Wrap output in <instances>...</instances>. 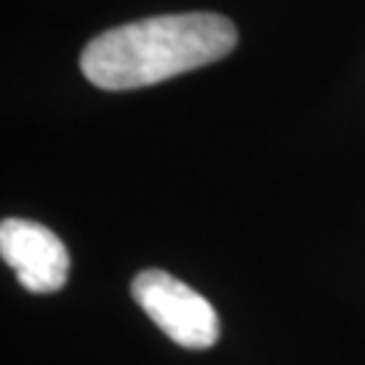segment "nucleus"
Masks as SVG:
<instances>
[{"label": "nucleus", "instance_id": "f257e3e1", "mask_svg": "<svg viewBox=\"0 0 365 365\" xmlns=\"http://www.w3.org/2000/svg\"><path fill=\"white\" fill-rule=\"evenodd\" d=\"M235 41L238 33L227 16L165 14L95 36L78 66L101 90H138L217 63L233 52Z\"/></svg>", "mask_w": 365, "mask_h": 365}, {"label": "nucleus", "instance_id": "f03ea898", "mask_svg": "<svg viewBox=\"0 0 365 365\" xmlns=\"http://www.w3.org/2000/svg\"><path fill=\"white\" fill-rule=\"evenodd\" d=\"M133 298L170 341L184 349H209L220 339V317L182 279L149 268L133 279Z\"/></svg>", "mask_w": 365, "mask_h": 365}, {"label": "nucleus", "instance_id": "7ed1b4c3", "mask_svg": "<svg viewBox=\"0 0 365 365\" xmlns=\"http://www.w3.org/2000/svg\"><path fill=\"white\" fill-rule=\"evenodd\" d=\"M0 255L16 271L19 284L36 295L66 287L71 255L57 235L41 222L9 217L0 225Z\"/></svg>", "mask_w": 365, "mask_h": 365}]
</instances>
